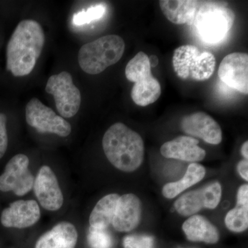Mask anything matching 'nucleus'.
<instances>
[{
	"label": "nucleus",
	"mask_w": 248,
	"mask_h": 248,
	"mask_svg": "<svg viewBox=\"0 0 248 248\" xmlns=\"http://www.w3.org/2000/svg\"><path fill=\"white\" fill-rule=\"evenodd\" d=\"M45 43L42 26L32 19L17 24L6 48V69L15 77L28 76L35 68Z\"/></svg>",
	"instance_id": "nucleus-1"
},
{
	"label": "nucleus",
	"mask_w": 248,
	"mask_h": 248,
	"mask_svg": "<svg viewBox=\"0 0 248 248\" xmlns=\"http://www.w3.org/2000/svg\"><path fill=\"white\" fill-rule=\"evenodd\" d=\"M102 146L108 160L116 169L125 172L136 170L144 158L141 137L125 124L116 123L104 134Z\"/></svg>",
	"instance_id": "nucleus-2"
},
{
	"label": "nucleus",
	"mask_w": 248,
	"mask_h": 248,
	"mask_svg": "<svg viewBox=\"0 0 248 248\" xmlns=\"http://www.w3.org/2000/svg\"><path fill=\"white\" fill-rule=\"evenodd\" d=\"M124 50L125 43L120 36H104L80 48L78 62L85 73L99 74L120 61Z\"/></svg>",
	"instance_id": "nucleus-3"
},
{
	"label": "nucleus",
	"mask_w": 248,
	"mask_h": 248,
	"mask_svg": "<svg viewBox=\"0 0 248 248\" xmlns=\"http://www.w3.org/2000/svg\"><path fill=\"white\" fill-rule=\"evenodd\" d=\"M234 19V13L227 4L205 1L197 11L194 19L201 40L205 43L218 44L226 38Z\"/></svg>",
	"instance_id": "nucleus-4"
},
{
	"label": "nucleus",
	"mask_w": 248,
	"mask_h": 248,
	"mask_svg": "<svg viewBox=\"0 0 248 248\" xmlns=\"http://www.w3.org/2000/svg\"><path fill=\"white\" fill-rule=\"evenodd\" d=\"M172 66L180 79L204 81L213 76L216 59L213 53L202 51L195 46L184 45L174 50Z\"/></svg>",
	"instance_id": "nucleus-5"
},
{
	"label": "nucleus",
	"mask_w": 248,
	"mask_h": 248,
	"mask_svg": "<svg viewBox=\"0 0 248 248\" xmlns=\"http://www.w3.org/2000/svg\"><path fill=\"white\" fill-rule=\"evenodd\" d=\"M128 81L135 83L131 97L135 104L147 107L157 101L161 94L159 81L153 76L149 58L140 52L128 62L125 70Z\"/></svg>",
	"instance_id": "nucleus-6"
},
{
	"label": "nucleus",
	"mask_w": 248,
	"mask_h": 248,
	"mask_svg": "<svg viewBox=\"0 0 248 248\" xmlns=\"http://www.w3.org/2000/svg\"><path fill=\"white\" fill-rule=\"evenodd\" d=\"M46 92L53 95L57 110L65 118H71L78 113L81 105V93L73 84V78L63 71L49 78Z\"/></svg>",
	"instance_id": "nucleus-7"
},
{
	"label": "nucleus",
	"mask_w": 248,
	"mask_h": 248,
	"mask_svg": "<svg viewBox=\"0 0 248 248\" xmlns=\"http://www.w3.org/2000/svg\"><path fill=\"white\" fill-rule=\"evenodd\" d=\"M26 120L30 126L40 133H51L66 138L72 131L71 124L33 97L26 107Z\"/></svg>",
	"instance_id": "nucleus-8"
},
{
	"label": "nucleus",
	"mask_w": 248,
	"mask_h": 248,
	"mask_svg": "<svg viewBox=\"0 0 248 248\" xmlns=\"http://www.w3.org/2000/svg\"><path fill=\"white\" fill-rule=\"evenodd\" d=\"M29 159L27 155L18 154L9 160L4 172L0 175V190L13 192L22 197L33 187L35 177L29 169Z\"/></svg>",
	"instance_id": "nucleus-9"
},
{
	"label": "nucleus",
	"mask_w": 248,
	"mask_h": 248,
	"mask_svg": "<svg viewBox=\"0 0 248 248\" xmlns=\"http://www.w3.org/2000/svg\"><path fill=\"white\" fill-rule=\"evenodd\" d=\"M221 184L218 182L212 183L179 197L174 203V208L179 215L191 217L203 208H216L221 201Z\"/></svg>",
	"instance_id": "nucleus-10"
},
{
	"label": "nucleus",
	"mask_w": 248,
	"mask_h": 248,
	"mask_svg": "<svg viewBox=\"0 0 248 248\" xmlns=\"http://www.w3.org/2000/svg\"><path fill=\"white\" fill-rule=\"evenodd\" d=\"M36 197L42 208L58 211L63 204V195L53 169L43 166L39 170L33 184Z\"/></svg>",
	"instance_id": "nucleus-11"
},
{
	"label": "nucleus",
	"mask_w": 248,
	"mask_h": 248,
	"mask_svg": "<svg viewBox=\"0 0 248 248\" xmlns=\"http://www.w3.org/2000/svg\"><path fill=\"white\" fill-rule=\"evenodd\" d=\"M218 76L227 86L244 94H248V55L232 53L222 60Z\"/></svg>",
	"instance_id": "nucleus-12"
},
{
	"label": "nucleus",
	"mask_w": 248,
	"mask_h": 248,
	"mask_svg": "<svg viewBox=\"0 0 248 248\" xmlns=\"http://www.w3.org/2000/svg\"><path fill=\"white\" fill-rule=\"evenodd\" d=\"M40 217V208L37 202L18 200L1 212L0 221L6 228L24 229L34 226Z\"/></svg>",
	"instance_id": "nucleus-13"
},
{
	"label": "nucleus",
	"mask_w": 248,
	"mask_h": 248,
	"mask_svg": "<svg viewBox=\"0 0 248 248\" xmlns=\"http://www.w3.org/2000/svg\"><path fill=\"white\" fill-rule=\"evenodd\" d=\"M183 131L201 138L210 144L218 145L222 141L221 127L213 117L203 112L186 116L181 122Z\"/></svg>",
	"instance_id": "nucleus-14"
},
{
	"label": "nucleus",
	"mask_w": 248,
	"mask_h": 248,
	"mask_svg": "<svg viewBox=\"0 0 248 248\" xmlns=\"http://www.w3.org/2000/svg\"><path fill=\"white\" fill-rule=\"evenodd\" d=\"M141 203L138 196H120L112 225L115 231L128 232L136 228L141 221Z\"/></svg>",
	"instance_id": "nucleus-15"
},
{
	"label": "nucleus",
	"mask_w": 248,
	"mask_h": 248,
	"mask_svg": "<svg viewBox=\"0 0 248 248\" xmlns=\"http://www.w3.org/2000/svg\"><path fill=\"white\" fill-rule=\"evenodd\" d=\"M200 141L191 137L181 136L166 142L161 147L163 156L188 162L203 161L206 153L198 146Z\"/></svg>",
	"instance_id": "nucleus-16"
},
{
	"label": "nucleus",
	"mask_w": 248,
	"mask_h": 248,
	"mask_svg": "<svg viewBox=\"0 0 248 248\" xmlns=\"http://www.w3.org/2000/svg\"><path fill=\"white\" fill-rule=\"evenodd\" d=\"M78 232L74 224L62 221L39 238L35 248H76Z\"/></svg>",
	"instance_id": "nucleus-17"
},
{
	"label": "nucleus",
	"mask_w": 248,
	"mask_h": 248,
	"mask_svg": "<svg viewBox=\"0 0 248 248\" xmlns=\"http://www.w3.org/2000/svg\"><path fill=\"white\" fill-rule=\"evenodd\" d=\"M186 237L191 241L215 244L219 240V233L216 227L201 215H192L182 226Z\"/></svg>",
	"instance_id": "nucleus-18"
},
{
	"label": "nucleus",
	"mask_w": 248,
	"mask_h": 248,
	"mask_svg": "<svg viewBox=\"0 0 248 248\" xmlns=\"http://www.w3.org/2000/svg\"><path fill=\"white\" fill-rule=\"evenodd\" d=\"M160 8L165 17L174 24H192L198 1L192 0H161Z\"/></svg>",
	"instance_id": "nucleus-19"
},
{
	"label": "nucleus",
	"mask_w": 248,
	"mask_h": 248,
	"mask_svg": "<svg viewBox=\"0 0 248 248\" xmlns=\"http://www.w3.org/2000/svg\"><path fill=\"white\" fill-rule=\"evenodd\" d=\"M226 226L234 232H242L248 228V185L239 187L237 193V203L235 208L227 214L225 218Z\"/></svg>",
	"instance_id": "nucleus-20"
},
{
	"label": "nucleus",
	"mask_w": 248,
	"mask_h": 248,
	"mask_svg": "<svg viewBox=\"0 0 248 248\" xmlns=\"http://www.w3.org/2000/svg\"><path fill=\"white\" fill-rule=\"evenodd\" d=\"M120 197L117 194H110L101 199L90 215V227L107 229L112 224Z\"/></svg>",
	"instance_id": "nucleus-21"
},
{
	"label": "nucleus",
	"mask_w": 248,
	"mask_h": 248,
	"mask_svg": "<svg viewBox=\"0 0 248 248\" xmlns=\"http://www.w3.org/2000/svg\"><path fill=\"white\" fill-rule=\"evenodd\" d=\"M205 168L199 164L189 165L185 175L178 182L169 183L163 187L162 194L166 198L173 199L191 186L201 182L205 177Z\"/></svg>",
	"instance_id": "nucleus-22"
},
{
	"label": "nucleus",
	"mask_w": 248,
	"mask_h": 248,
	"mask_svg": "<svg viewBox=\"0 0 248 248\" xmlns=\"http://www.w3.org/2000/svg\"><path fill=\"white\" fill-rule=\"evenodd\" d=\"M107 12V7L104 4H97L87 10H82L76 13L73 17V24L77 27L90 24L99 20Z\"/></svg>",
	"instance_id": "nucleus-23"
},
{
	"label": "nucleus",
	"mask_w": 248,
	"mask_h": 248,
	"mask_svg": "<svg viewBox=\"0 0 248 248\" xmlns=\"http://www.w3.org/2000/svg\"><path fill=\"white\" fill-rule=\"evenodd\" d=\"M87 241L91 248H112L114 246L113 238L107 229L90 227Z\"/></svg>",
	"instance_id": "nucleus-24"
},
{
	"label": "nucleus",
	"mask_w": 248,
	"mask_h": 248,
	"mask_svg": "<svg viewBox=\"0 0 248 248\" xmlns=\"http://www.w3.org/2000/svg\"><path fill=\"white\" fill-rule=\"evenodd\" d=\"M124 248H155L153 236L146 234H131L123 239Z\"/></svg>",
	"instance_id": "nucleus-25"
},
{
	"label": "nucleus",
	"mask_w": 248,
	"mask_h": 248,
	"mask_svg": "<svg viewBox=\"0 0 248 248\" xmlns=\"http://www.w3.org/2000/svg\"><path fill=\"white\" fill-rule=\"evenodd\" d=\"M7 117L4 113H0V159L2 158L7 151L8 140L7 130H6Z\"/></svg>",
	"instance_id": "nucleus-26"
},
{
	"label": "nucleus",
	"mask_w": 248,
	"mask_h": 248,
	"mask_svg": "<svg viewBox=\"0 0 248 248\" xmlns=\"http://www.w3.org/2000/svg\"><path fill=\"white\" fill-rule=\"evenodd\" d=\"M237 170L240 175L246 181L248 180V161L244 159L240 161L237 166Z\"/></svg>",
	"instance_id": "nucleus-27"
},
{
	"label": "nucleus",
	"mask_w": 248,
	"mask_h": 248,
	"mask_svg": "<svg viewBox=\"0 0 248 248\" xmlns=\"http://www.w3.org/2000/svg\"><path fill=\"white\" fill-rule=\"evenodd\" d=\"M241 153L245 159H248V142H244L241 148Z\"/></svg>",
	"instance_id": "nucleus-28"
},
{
	"label": "nucleus",
	"mask_w": 248,
	"mask_h": 248,
	"mask_svg": "<svg viewBox=\"0 0 248 248\" xmlns=\"http://www.w3.org/2000/svg\"><path fill=\"white\" fill-rule=\"evenodd\" d=\"M150 63H151V66L156 67V65L158 64V58L155 55H152L151 58H149Z\"/></svg>",
	"instance_id": "nucleus-29"
}]
</instances>
